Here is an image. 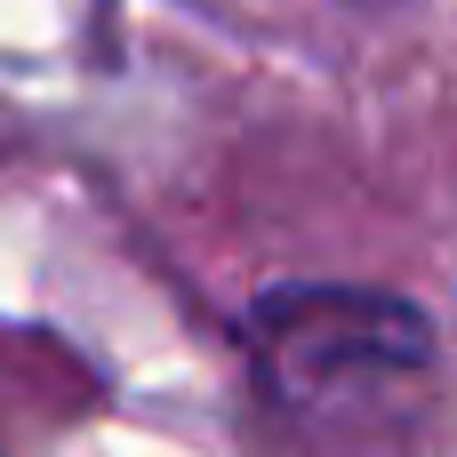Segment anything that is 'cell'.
<instances>
[{
	"instance_id": "cell-1",
	"label": "cell",
	"mask_w": 457,
	"mask_h": 457,
	"mask_svg": "<svg viewBox=\"0 0 457 457\" xmlns=\"http://www.w3.org/2000/svg\"><path fill=\"white\" fill-rule=\"evenodd\" d=\"M241 353L281 410L329 418L361 394L426 378L434 370V321H426V305L370 289V281H281V289L249 297Z\"/></svg>"
}]
</instances>
